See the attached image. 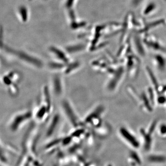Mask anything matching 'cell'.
Here are the masks:
<instances>
[{"instance_id": "cell-13", "label": "cell", "mask_w": 166, "mask_h": 166, "mask_svg": "<svg viewBox=\"0 0 166 166\" xmlns=\"http://www.w3.org/2000/svg\"><path fill=\"white\" fill-rule=\"evenodd\" d=\"M142 134L144 138V140H145V148L146 149H149L151 146V138L150 137V135L145 134L144 131H143L142 132Z\"/></svg>"}, {"instance_id": "cell-10", "label": "cell", "mask_w": 166, "mask_h": 166, "mask_svg": "<svg viewBox=\"0 0 166 166\" xmlns=\"http://www.w3.org/2000/svg\"><path fill=\"white\" fill-rule=\"evenodd\" d=\"M18 15H19L20 19L23 22L27 21L28 17V11L26 7L21 6L18 10Z\"/></svg>"}, {"instance_id": "cell-15", "label": "cell", "mask_w": 166, "mask_h": 166, "mask_svg": "<svg viewBox=\"0 0 166 166\" xmlns=\"http://www.w3.org/2000/svg\"><path fill=\"white\" fill-rule=\"evenodd\" d=\"M160 131L161 134H166V125H162L160 128Z\"/></svg>"}, {"instance_id": "cell-6", "label": "cell", "mask_w": 166, "mask_h": 166, "mask_svg": "<svg viewBox=\"0 0 166 166\" xmlns=\"http://www.w3.org/2000/svg\"><path fill=\"white\" fill-rule=\"evenodd\" d=\"M60 78L58 76L54 77L53 81V90L57 96L61 95L63 92V83Z\"/></svg>"}, {"instance_id": "cell-2", "label": "cell", "mask_w": 166, "mask_h": 166, "mask_svg": "<svg viewBox=\"0 0 166 166\" xmlns=\"http://www.w3.org/2000/svg\"><path fill=\"white\" fill-rule=\"evenodd\" d=\"M33 113L31 111L27 110L16 114L13 117L10 122V128L12 131H16L21 125L31 119Z\"/></svg>"}, {"instance_id": "cell-1", "label": "cell", "mask_w": 166, "mask_h": 166, "mask_svg": "<svg viewBox=\"0 0 166 166\" xmlns=\"http://www.w3.org/2000/svg\"><path fill=\"white\" fill-rule=\"evenodd\" d=\"M3 49L7 53L15 56L17 58L24 63H26L27 64L36 68H41L43 67V63L41 60L25 51L14 49L6 45H3Z\"/></svg>"}, {"instance_id": "cell-11", "label": "cell", "mask_w": 166, "mask_h": 166, "mask_svg": "<svg viewBox=\"0 0 166 166\" xmlns=\"http://www.w3.org/2000/svg\"><path fill=\"white\" fill-rule=\"evenodd\" d=\"M85 45L82 44H77V45H71V46H68L66 48V51L68 53H75L79 52V51H82L83 49L85 48Z\"/></svg>"}, {"instance_id": "cell-12", "label": "cell", "mask_w": 166, "mask_h": 166, "mask_svg": "<svg viewBox=\"0 0 166 166\" xmlns=\"http://www.w3.org/2000/svg\"><path fill=\"white\" fill-rule=\"evenodd\" d=\"M149 160L151 162L162 163L166 161V158L163 156H152L149 157Z\"/></svg>"}, {"instance_id": "cell-5", "label": "cell", "mask_w": 166, "mask_h": 166, "mask_svg": "<svg viewBox=\"0 0 166 166\" xmlns=\"http://www.w3.org/2000/svg\"><path fill=\"white\" fill-rule=\"evenodd\" d=\"M120 133L121 135L129 143L131 144L135 148H138L139 147V143L137 140L136 138L130 133L127 129L122 127L120 129Z\"/></svg>"}, {"instance_id": "cell-9", "label": "cell", "mask_w": 166, "mask_h": 166, "mask_svg": "<svg viewBox=\"0 0 166 166\" xmlns=\"http://www.w3.org/2000/svg\"><path fill=\"white\" fill-rule=\"evenodd\" d=\"M80 66V63L78 62L69 63L64 70V73L66 74H70L71 73L73 72V71L78 69Z\"/></svg>"}, {"instance_id": "cell-7", "label": "cell", "mask_w": 166, "mask_h": 166, "mask_svg": "<svg viewBox=\"0 0 166 166\" xmlns=\"http://www.w3.org/2000/svg\"><path fill=\"white\" fill-rule=\"evenodd\" d=\"M154 63H156L157 67L160 69V71H162L165 70L166 66V61L163 57L159 55H157V56L154 57Z\"/></svg>"}, {"instance_id": "cell-14", "label": "cell", "mask_w": 166, "mask_h": 166, "mask_svg": "<svg viewBox=\"0 0 166 166\" xmlns=\"http://www.w3.org/2000/svg\"><path fill=\"white\" fill-rule=\"evenodd\" d=\"M131 157L133 158H134L135 160L137 162L138 164L141 163V161L140 160L139 158L137 157V155H136V154L134 153H132V154H131Z\"/></svg>"}, {"instance_id": "cell-4", "label": "cell", "mask_w": 166, "mask_h": 166, "mask_svg": "<svg viewBox=\"0 0 166 166\" xmlns=\"http://www.w3.org/2000/svg\"><path fill=\"white\" fill-rule=\"evenodd\" d=\"M49 51L54 55L57 60L61 63L66 64H68L71 63L69 57L67 56L66 52L63 51L62 49L55 46H51L49 48Z\"/></svg>"}, {"instance_id": "cell-8", "label": "cell", "mask_w": 166, "mask_h": 166, "mask_svg": "<svg viewBox=\"0 0 166 166\" xmlns=\"http://www.w3.org/2000/svg\"><path fill=\"white\" fill-rule=\"evenodd\" d=\"M59 120H60V116H59L58 114H56V115H55V116L53 117V119H52L50 126L49 127V129L48 130V131H47V135H50L53 134L56 127H57L58 124Z\"/></svg>"}, {"instance_id": "cell-3", "label": "cell", "mask_w": 166, "mask_h": 166, "mask_svg": "<svg viewBox=\"0 0 166 166\" xmlns=\"http://www.w3.org/2000/svg\"><path fill=\"white\" fill-rule=\"evenodd\" d=\"M63 108L64 110L67 118L71 123L74 125V127H78L79 126L81 125V122H80L78 116L67 101H65L63 102Z\"/></svg>"}]
</instances>
